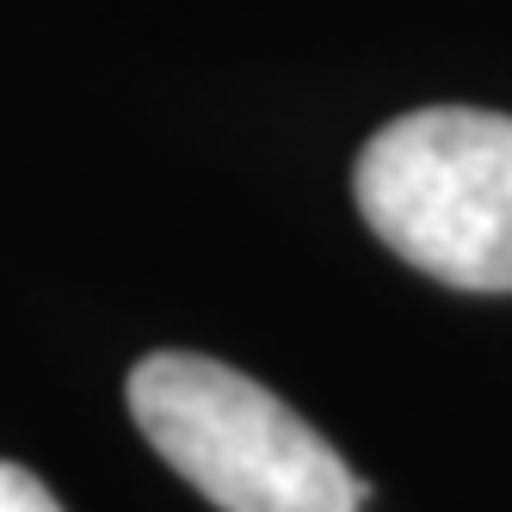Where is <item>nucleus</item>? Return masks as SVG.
I'll return each instance as SVG.
<instances>
[{
  "label": "nucleus",
  "instance_id": "f257e3e1",
  "mask_svg": "<svg viewBox=\"0 0 512 512\" xmlns=\"http://www.w3.org/2000/svg\"><path fill=\"white\" fill-rule=\"evenodd\" d=\"M142 438L223 512H358L364 482L272 389L204 352H149L130 371Z\"/></svg>",
  "mask_w": 512,
  "mask_h": 512
},
{
  "label": "nucleus",
  "instance_id": "f03ea898",
  "mask_svg": "<svg viewBox=\"0 0 512 512\" xmlns=\"http://www.w3.org/2000/svg\"><path fill=\"white\" fill-rule=\"evenodd\" d=\"M352 192L408 266L457 290H512V118L475 105L395 118L364 142Z\"/></svg>",
  "mask_w": 512,
  "mask_h": 512
},
{
  "label": "nucleus",
  "instance_id": "7ed1b4c3",
  "mask_svg": "<svg viewBox=\"0 0 512 512\" xmlns=\"http://www.w3.org/2000/svg\"><path fill=\"white\" fill-rule=\"evenodd\" d=\"M0 512H62V500L19 463H0Z\"/></svg>",
  "mask_w": 512,
  "mask_h": 512
}]
</instances>
